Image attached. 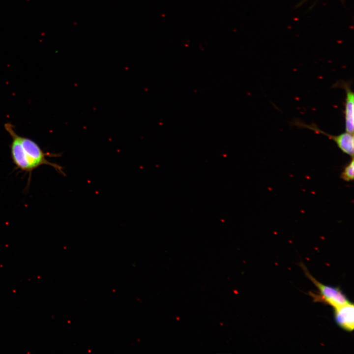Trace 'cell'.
<instances>
[{"instance_id": "cell-6", "label": "cell", "mask_w": 354, "mask_h": 354, "mask_svg": "<svg viewBox=\"0 0 354 354\" xmlns=\"http://www.w3.org/2000/svg\"><path fill=\"white\" fill-rule=\"evenodd\" d=\"M351 162L345 167L341 175V178L346 181H351L354 179V158L352 157Z\"/></svg>"}, {"instance_id": "cell-4", "label": "cell", "mask_w": 354, "mask_h": 354, "mask_svg": "<svg viewBox=\"0 0 354 354\" xmlns=\"http://www.w3.org/2000/svg\"><path fill=\"white\" fill-rule=\"evenodd\" d=\"M334 319L339 326L345 330L352 331L354 328V306L349 302L334 308Z\"/></svg>"}, {"instance_id": "cell-1", "label": "cell", "mask_w": 354, "mask_h": 354, "mask_svg": "<svg viewBox=\"0 0 354 354\" xmlns=\"http://www.w3.org/2000/svg\"><path fill=\"white\" fill-rule=\"evenodd\" d=\"M4 127L12 139L10 147L13 162L17 169L29 173L30 178L32 171L43 165L50 166L59 173L65 175L62 167L51 162L46 157L59 156V154L45 153L36 142L18 135L9 122L5 123Z\"/></svg>"}, {"instance_id": "cell-2", "label": "cell", "mask_w": 354, "mask_h": 354, "mask_svg": "<svg viewBox=\"0 0 354 354\" xmlns=\"http://www.w3.org/2000/svg\"><path fill=\"white\" fill-rule=\"evenodd\" d=\"M300 266L306 276L318 289V294L311 292L309 293L315 302L325 303L331 306L334 309L350 302L339 288L325 285L320 283L310 274L303 264H301Z\"/></svg>"}, {"instance_id": "cell-5", "label": "cell", "mask_w": 354, "mask_h": 354, "mask_svg": "<svg viewBox=\"0 0 354 354\" xmlns=\"http://www.w3.org/2000/svg\"><path fill=\"white\" fill-rule=\"evenodd\" d=\"M346 91L345 105V120L346 132L354 134V94L352 90L350 84L346 82L340 83Z\"/></svg>"}, {"instance_id": "cell-3", "label": "cell", "mask_w": 354, "mask_h": 354, "mask_svg": "<svg viewBox=\"0 0 354 354\" xmlns=\"http://www.w3.org/2000/svg\"><path fill=\"white\" fill-rule=\"evenodd\" d=\"M298 125L306 127L314 130L316 133H322L328 136L330 139L334 141L338 148L342 151L352 157H354V135L348 132H345L337 136H333L326 133L319 129L315 125H308L303 123L298 124Z\"/></svg>"}]
</instances>
